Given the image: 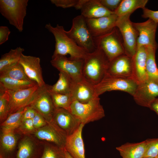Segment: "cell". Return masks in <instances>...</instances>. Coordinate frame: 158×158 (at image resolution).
<instances>
[{
    "instance_id": "43",
    "label": "cell",
    "mask_w": 158,
    "mask_h": 158,
    "mask_svg": "<svg viewBox=\"0 0 158 158\" xmlns=\"http://www.w3.org/2000/svg\"><path fill=\"white\" fill-rule=\"evenodd\" d=\"M149 108L154 111L158 115V97L156 98L152 102Z\"/></svg>"
},
{
    "instance_id": "8",
    "label": "cell",
    "mask_w": 158,
    "mask_h": 158,
    "mask_svg": "<svg viewBox=\"0 0 158 158\" xmlns=\"http://www.w3.org/2000/svg\"><path fill=\"white\" fill-rule=\"evenodd\" d=\"M137 85L131 79L115 77L107 73L102 80L94 85V87L97 96L99 97L106 92L114 90L125 92L133 96Z\"/></svg>"
},
{
    "instance_id": "34",
    "label": "cell",
    "mask_w": 158,
    "mask_h": 158,
    "mask_svg": "<svg viewBox=\"0 0 158 158\" xmlns=\"http://www.w3.org/2000/svg\"><path fill=\"white\" fill-rule=\"evenodd\" d=\"M9 95L6 90H0V119L2 123L9 114Z\"/></svg>"
},
{
    "instance_id": "14",
    "label": "cell",
    "mask_w": 158,
    "mask_h": 158,
    "mask_svg": "<svg viewBox=\"0 0 158 158\" xmlns=\"http://www.w3.org/2000/svg\"><path fill=\"white\" fill-rule=\"evenodd\" d=\"M133 96L138 104L149 108L152 102L158 97V83L148 79L138 85Z\"/></svg>"
},
{
    "instance_id": "25",
    "label": "cell",
    "mask_w": 158,
    "mask_h": 158,
    "mask_svg": "<svg viewBox=\"0 0 158 158\" xmlns=\"http://www.w3.org/2000/svg\"><path fill=\"white\" fill-rule=\"evenodd\" d=\"M74 82L68 75L59 72V78L56 82L52 85H48L50 92L63 94H71Z\"/></svg>"
},
{
    "instance_id": "7",
    "label": "cell",
    "mask_w": 158,
    "mask_h": 158,
    "mask_svg": "<svg viewBox=\"0 0 158 158\" xmlns=\"http://www.w3.org/2000/svg\"><path fill=\"white\" fill-rule=\"evenodd\" d=\"M131 14L118 17L116 24L123 39L125 54L132 58L137 49L138 31L130 20Z\"/></svg>"
},
{
    "instance_id": "6",
    "label": "cell",
    "mask_w": 158,
    "mask_h": 158,
    "mask_svg": "<svg viewBox=\"0 0 158 158\" xmlns=\"http://www.w3.org/2000/svg\"><path fill=\"white\" fill-rule=\"evenodd\" d=\"M94 39L96 47L103 51L110 62L125 54L122 36L116 27L109 32L94 37Z\"/></svg>"
},
{
    "instance_id": "44",
    "label": "cell",
    "mask_w": 158,
    "mask_h": 158,
    "mask_svg": "<svg viewBox=\"0 0 158 158\" xmlns=\"http://www.w3.org/2000/svg\"><path fill=\"white\" fill-rule=\"evenodd\" d=\"M64 158H73L64 149Z\"/></svg>"
},
{
    "instance_id": "35",
    "label": "cell",
    "mask_w": 158,
    "mask_h": 158,
    "mask_svg": "<svg viewBox=\"0 0 158 158\" xmlns=\"http://www.w3.org/2000/svg\"><path fill=\"white\" fill-rule=\"evenodd\" d=\"M145 140L147 147L143 157H150L155 158L158 155V138L148 139Z\"/></svg>"
},
{
    "instance_id": "18",
    "label": "cell",
    "mask_w": 158,
    "mask_h": 158,
    "mask_svg": "<svg viewBox=\"0 0 158 158\" xmlns=\"http://www.w3.org/2000/svg\"><path fill=\"white\" fill-rule=\"evenodd\" d=\"M118 17L114 13L107 16L85 20L93 37H95L111 31L116 27Z\"/></svg>"
},
{
    "instance_id": "15",
    "label": "cell",
    "mask_w": 158,
    "mask_h": 158,
    "mask_svg": "<svg viewBox=\"0 0 158 158\" xmlns=\"http://www.w3.org/2000/svg\"><path fill=\"white\" fill-rule=\"evenodd\" d=\"M19 63L23 66L25 74L30 80L36 83L40 87L46 85L42 77L39 57L23 54Z\"/></svg>"
},
{
    "instance_id": "23",
    "label": "cell",
    "mask_w": 158,
    "mask_h": 158,
    "mask_svg": "<svg viewBox=\"0 0 158 158\" xmlns=\"http://www.w3.org/2000/svg\"><path fill=\"white\" fill-rule=\"evenodd\" d=\"M147 147L146 140L137 143L127 142L116 147L122 158H142Z\"/></svg>"
},
{
    "instance_id": "12",
    "label": "cell",
    "mask_w": 158,
    "mask_h": 158,
    "mask_svg": "<svg viewBox=\"0 0 158 158\" xmlns=\"http://www.w3.org/2000/svg\"><path fill=\"white\" fill-rule=\"evenodd\" d=\"M133 24L138 34L137 41V48L142 46L157 48L155 35L158 23L148 19L143 22H133Z\"/></svg>"
},
{
    "instance_id": "26",
    "label": "cell",
    "mask_w": 158,
    "mask_h": 158,
    "mask_svg": "<svg viewBox=\"0 0 158 158\" xmlns=\"http://www.w3.org/2000/svg\"><path fill=\"white\" fill-rule=\"evenodd\" d=\"M37 85L36 83L31 80L0 77V88L4 90L16 91L29 88Z\"/></svg>"
},
{
    "instance_id": "42",
    "label": "cell",
    "mask_w": 158,
    "mask_h": 158,
    "mask_svg": "<svg viewBox=\"0 0 158 158\" xmlns=\"http://www.w3.org/2000/svg\"><path fill=\"white\" fill-rule=\"evenodd\" d=\"M36 111L31 108L28 106L26 111L24 113L22 118V121L27 119H32L35 116Z\"/></svg>"
},
{
    "instance_id": "17",
    "label": "cell",
    "mask_w": 158,
    "mask_h": 158,
    "mask_svg": "<svg viewBox=\"0 0 158 158\" xmlns=\"http://www.w3.org/2000/svg\"><path fill=\"white\" fill-rule=\"evenodd\" d=\"M52 119L67 136L73 133L81 123L70 111L61 108H55Z\"/></svg>"
},
{
    "instance_id": "19",
    "label": "cell",
    "mask_w": 158,
    "mask_h": 158,
    "mask_svg": "<svg viewBox=\"0 0 158 158\" xmlns=\"http://www.w3.org/2000/svg\"><path fill=\"white\" fill-rule=\"evenodd\" d=\"M107 73L115 77L130 79L132 58L125 54L116 58L110 62Z\"/></svg>"
},
{
    "instance_id": "28",
    "label": "cell",
    "mask_w": 158,
    "mask_h": 158,
    "mask_svg": "<svg viewBox=\"0 0 158 158\" xmlns=\"http://www.w3.org/2000/svg\"><path fill=\"white\" fill-rule=\"evenodd\" d=\"M148 0H122L115 13L118 17L127 14H131L136 9L143 8Z\"/></svg>"
},
{
    "instance_id": "29",
    "label": "cell",
    "mask_w": 158,
    "mask_h": 158,
    "mask_svg": "<svg viewBox=\"0 0 158 158\" xmlns=\"http://www.w3.org/2000/svg\"><path fill=\"white\" fill-rule=\"evenodd\" d=\"M24 51L23 48L18 47L2 55L0 59V72L19 62Z\"/></svg>"
},
{
    "instance_id": "1",
    "label": "cell",
    "mask_w": 158,
    "mask_h": 158,
    "mask_svg": "<svg viewBox=\"0 0 158 158\" xmlns=\"http://www.w3.org/2000/svg\"><path fill=\"white\" fill-rule=\"evenodd\" d=\"M45 28L53 34L55 39V50L52 56L69 54L71 59H84L89 53L67 35L63 26L57 24L54 27L48 23Z\"/></svg>"
},
{
    "instance_id": "20",
    "label": "cell",
    "mask_w": 158,
    "mask_h": 158,
    "mask_svg": "<svg viewBox=\"0 0 158 158\" xmlns=\"http://www.w3.org/2000/svg\"><path fill=\"white\" fill-rule=\"evenodd\" d=\"M84 125L81 123L73 133L67 136L64 149L73 158H85L82 137V130Z\"/></svg>"
},
{
    "instance_id": "11",
    "label": "cell",
    "mask_w": 158,
    "mask_h": 158,
    "mask_svg": "<svg viewBox=\"0 0 158 158\" xmlns=\"http://www.w3.org/2000/svg\"><path fill=\"white\" fill-rule=\"evenodd\" d=\"M47 121L46 125L35 130L34 132L35 136L40 140L47 141L64 149L67 135L53 119Z\"/></svg>"
},
{
    "instance_id": "5",
    "label": "cell",
    "mask_w": 158,
    "mask_h": 158,
    "mask_svg": "<svg viewBox=\"0 0 158 158\" xmlns=\"http://www.w3.org/2000/svg\"><path fill=\"white\" fill-rule=\"evenodd\" d=\"M70 29L66 32L78 45L88 52L92 53L97 48L94 37L86 23L85 18L81 15L73 19Z\"/></svg>"
},
{
    "instance_id": "40",
    "label": "cell",
    "mask_w": 158,
    "mask_h": 158,
    "mask_svg": "<svg viewBox=\"0 0 158 158\" xmlns=\"http://www.w3.org/2000/svg\"><path fill=\"white\" fill-rule=\"evenodd\" d=\"M32 120L35 130L45 126L47 123V121L44 118L37 112Z\"/></svg>"
},
{
    "instance_id": "32",
    "label": "cell",
    "mask_w": 158,
    "mask_h": 158,
    "mask_svg": "<svg viewBox=\"0 0 158 158\" xmlns=\"http://www.w3.org/2000/svg\"><path fill=\"white\" fill-rule=\"evenodd\" d=\"M49 92L55 108H63L69 111L71 105L73 102L71 94Z\"/></svg>"
},
{
    "instance_id": "36",
    "label": "cell",
    "mask_w": 158,
    "mask_h": 158,
    "mask_svg": "<svg viewBox=\"0 0 158 158\" xmlns=\"http://www.w3.org/2000/svg\"><path fill=\"white\" fill-rule=\"evenodd\" d=\"M50 1L57 7L63 8L74 7L76 9L79 0H51Z\"/></svg>"
},
{
    "instance_id": "41",
    "label": "cell",
    "mask_w": 158,
    "mask_h": 158,
    "mask_svg": "<svg viewBox=\"0 0 158 158\" xmlns=\"http://www.w3.org/2000/svg\"><path fill=\"white\" fill-rule=\"evenodd\" d=\"M11 32L8 27L6 26L0 27V44L1 45L6 42L8 39Z\"/></svg>"
},
{
    "instance_id": "27",
    "label": "cell",
    "mask_w": 158,
    "mask_h": 158,
    "mask_svg": "<svg viewBox=\"0 0 158 158\" xmlns=\"http://www.w3.org/2000/svg\"><path fill=\"white\" fill-rule=\"evenodd\" d=\"M145 46L147 51L146 71L148 79L158 83V68L155 60L157 48Z\"/></svg>"
},
{
    "instance_id": "22",
    "label": "cell",
    "mask_w": 158,
    "mask_h": 158,
    "mask_svg": "<svg viewBox=\"0 0 158 158\" xmlns=\"http://www.w3.org/2000/svg\"><path fill=\"white\" fill-rule=\"evenodd\" d=\"M80 10L81 15L85 19L97 18L115 13L104 7L99 0H87Z\"/></svg>"
},
{
    "instance_id": "9",
    "label": "cell",
    "mask_w": 158,
    "mask_h": 158,
    "mask_svg": "<svg viewBox=\"0 0 158 158\" xmlns=\"http://www.w3.org/2000/svg\"><path fill=\"white\" fill-rule=\"evenodd\" d=\"M50 63L59 72L69 76L74 83L79 82L84 78L82 72L84 59H73L66 56L57 55L52 57Z\"/></svg>"
},
{
    "instance_id": "16",
    "label": "cell",
    "mask_w": 158,
    "mask_h": 158,
    "mask_svg": "<svg viewBox=\"0 0 158 158\" xmlns=\"http://www.w3.org/2000/svg\"><path fill=\"white\" fill-rule=\"evenodd\" d=\"M147 51L145 46L138 47L132 58V73L130 79L137 85L148 79L146 71Z\"/></svg>"
},
{
    "instance_id": "2",
    "label": "cell",
    "mask_w": 158,
    "mask_h": 158,
    "mask_svg": "<svg viewBox=\"0 0 158 158\" xmlns=\"http://www.w3.org/2000/svg\"><path fill=\"white\" fill-rule=\"evenodd\" d=\"M109 63L103 51L97 47L84 59L83 78L94 85L97 84L107 74Z\"/></svg>"
},
{
    "instance_id": "30",
    "label": "cell",
    "mask_w": 158,
    "mask_h": 158,
    "mask_svg": "<svg viewBox=\"0 0 158 158\" xmlns=\"http://www.w3.org/2000/svg\"><path fill=\"white\" fill-rule=\"evenodd\" d=\"M28 107L9 114L3 122L1 126L2 130H14L18 128L22 121V116Z\"/></svg>"
},
{
    "instance_id": "33",
    "label": "cell",
    "mask_w": 158,
    "mask_h": 158,
    "mask_svg": "<svg viewBox=\"0 0 158 158\" xmlns=\"http://www.w3.org/2000/svg\"><path fill=\"white\" fill-rule=\"evenodd\" d=\"M64 149L52 144L45 147L40 158H64Z\"/></svg>"
},
{
    "instance_id": "37",
    "label": "cell",
    "mask_w": 158,
    "mask_h": 158,
    "mask_svg": "<svg viewBox=\"0 0 158 158\" xmlns=\"http://www.w3.org/2000/svg\"><path fill=\"white\" fill-rule=\"evenodd\" d=\"M122 0H99L100 3L108 10L115 13Z\"/></svg>"
},
{
    "instance_id": "24",
    "label": "cell",
    "mask_w": 158,
    "mask_h": 158,
    "mask_svg": "<svg viewBox=\"0 0 158 158\" xmlns=\"http://www.w3.org/2000/svg\"><path fill=\"white\" fill-rule=\"evenodd\" d=\"M42 152L36 148L30 139L26 137L20 143L15 158H40Z\"/></svg>"
},
{
    "instance_id": "38",
    "label": "cell",
    "mask_w": 158,
    "mask_h": 158,
    "mask_svg": "<svg viewBox=\"0 0 158 158\" xmlns=\"http://www.w3.org/2000/svg\"><path fill=\"white\" fill-rule=\"evenodd\" d=\"M18 128L20 131L24 133H34L36 130L32 119H27L22 121Z\"/></svg>"
},
{
    "instance_id": "3",
    "label": "cell",
    "mask_w": 158,
    "mask_h": 158,
    "mask_svg": "<svg viewBox=\"0 0 158 158\" xmlns=\"http://www.w3.org/2000/svg\"><path fill=\"white\" fill-rule=\"evenodd\" d=\"M100 100L99 97H96L86 103L73 101L69 111L84 125L98 120L105 116L104 110Z\"/></svg>"
},
{
    "instance_id": "46",
    "label": "cell",
    "mask_w": 158,
    "mask_h": 158,
    "mask_svg": "<svg viewBox=\"0 0 158 158\" xmlns=\"http://www.w3.org/2000/svg\"><path fill=\"white\" fill-rule=\"evenodd\" d=\"M155 158H158V155L157 156V157H155Z\"/></svg>"
},
{
    "instance_id": "4",
    "label": "cell",
    "mask_w": 158,
    "mask_h": 158,
    "mask_svg": "<svg viewBox=\"0 0 158 158\" xmlns=\"http://www.w3.org/2000/svg\"><path fill=\"white\" fill-rule=\"evenodd\" d=\"M28 0H0V12L20 32L23 29Z\"/></svg>"
},
{
    "instance_id": "10",
    "label": "cell",
    "mask_w": 158,
    "mask_h": 158,
    "mask_svg": "<svg viewBox=\"0 0 158 158\" xmlns=\"http://www.w3.org/2000/svg\"><path fill=\"white\" fill-rule=\"evenodd\" d=\"M35 109L47 121L52 119L55 107L53 103L48 85L39 87L34 95L31 104L29 106Z\"/></svg>"
},
{
    "instance_id": "31",
    "label": "cell",
    "mask_w": 158,
    "mask_h": 158,
    "mask_svg": "<svg viewBox=\"0 0 158 158\" xmlns=\"http://www.w3.org/2000/svg\"><path fill=\"white\" fill-rule=\"evenodd\" d=\"M0 77L30 80L26 75L23 66L19 62L0 71Z\"/></svg>"
},
{
    "instance_id": "13",
    "label": "cell",
    "mask_w": 158,
    "mask_h": 158,
    "mask_svg": "<svg viewBox=\"0 0 158 158\" xmlns=\"http://www.w3.org/2000/svg\"><path fill=\"white\" fill-rule=\"evenodd\" d=\"M39 87L37 85L29 88L18 91L7 90L9 95V115L29 106Z\"/></svg>"
},
{
    "instance_id": "39",
    "label": "cell",
    "mask_w": 158,
    "mask_h": 158,
    "mask_svg": "<svg viewBox=\"0 0 158 158\" xmlns=\"http://www.w3.org/2000/svg\"><path fill=\"white\" fill-rule=\"evenodd\" d=\"M142 10L143 13L142 16V18H148L158 23V10L153 11L145 7Z\"/></svg>"
},
{
    "instance_id": "21",
    "label": "cell",
    "mask_w": 158,
    "mask_h": 158,
    "mask_svg": "<svg viewBox=\"0 0 158 158\" xmlns=\"http://www.w3.org/2000/svg\"><path fill=\"white\" fill-rule=\"evenodd\" d=\"M73 101L81 103H86L97 96L94 85L84 78L81 81L75 83L71 92Z\"/></svg>"
},
{
    "instance_id": "45",
    "label": "cell",
    "mask_w": 158,
    "mask_h": 158,
    "mask_svg": "<svg viewBox=\"0 0 158 158\" xmlns=\"http://www.w3.org/2000/svg\"><path fill=\"white\" fill-rule=\"evenodd\" d=\"M142 158H155L152 157H143Z\"/></svg>"
}]
</instances>
